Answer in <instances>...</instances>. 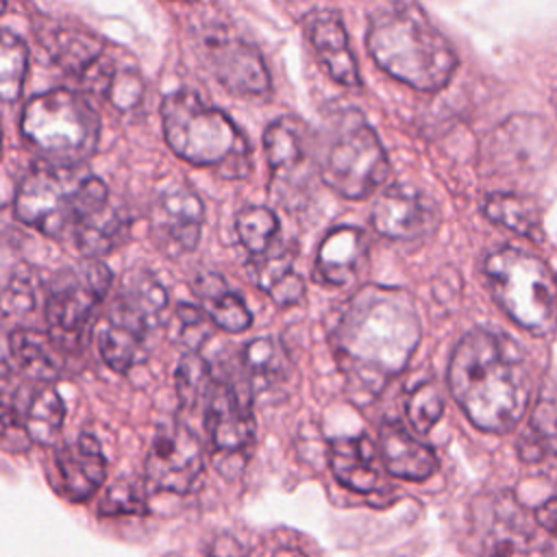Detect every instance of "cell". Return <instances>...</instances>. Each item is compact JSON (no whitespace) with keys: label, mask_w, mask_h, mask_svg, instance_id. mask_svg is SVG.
Listing matches in <instances>:
<instances>
[{"label":"cell","mask_w":557,"mask_h":557,"mask_svg":"<svg viewBox=\"0 0 557 557\" xmlns=\"http://www.w3.org/2000/svg\"><path fill=\"white\" fill-rule=\"evenodd\" d=\"M207 557H248V555H246L244 546L233 535L222 533L211 542Z\"/></svg>","instance_id":"42"},{"label":"cell","mask_w":557,"mask_h":557,"mask_svg":"<svg viewBox=\"0 0 557 557\" xmlns=\"http://www.w3.org/2000/svg\"><path fill=\"white\" fill-rule=\"evenodd\" d=\"M126 228H128L126 215L111 202H104L102 207L89 211L74 226L72 237L81 255H85L87 259H98L111 252L122 242Z\"/></svg>","instance_id":"25"},{"label":"cell","mask_w":557,"mask_h":557,"mask_svg":"<svg viewBox=\"0 0 557 557\" xmlns=\"http://www.w3.org/2000/svg\"><path fill=\"white\" fill-rule=\"evenodd\" d=\"M305 33L324 72L344 87H359L357 59L348 46L342 15L333 9H315L305 17Z\"/></svg>","instance_id":"16"},{"label":"cell","mask_w":557,"mask_h":557,"mask_svg":"<svg viewBox=\"0 0 557 557\" xmlns=\"http://www.w3.org/2000/svg\"><path fill=\"white\" fill-rule=\"evenodd\" d=\"M20 131L48 163L81 165L98 146L100 117L81 91L54 87L24 104Z\"/></svg>","instance_id":"6"},{"label":"cell","mask_w":557,"mask_h":557,"mask_svg":"<svg viewBox=\"0 0 557 557\" xmlns=\"http://www.w3.org/2000/svg\"><path fill=\"white\" fill-rule=\"evenodd\" d=\"M98 511L102 516H120V513H146V498L137 485L128 481H117L102 496Z\"/></svg>","instance_id":"37"},{"label":"cell","mask_w":557,"mask_h":557,"mask_svg":"<svg viewBox=\"0 0 557 557\" xmlns=\"http://www.w3.org/2000/svg\"><path fill=\"white\" fill-rule=\"evenodd\" d=\"M111 270L98 259H85L54 274L46 296V322L54 342H76L91 313L104 300Z\"/></svg>","instance_id":"10"},{"label":"cell","mask_w":557,"mask_h":557,"mask_svg":"<svg viewBox=\"0 0 557 557\" xmlns=\"http://www.w3.org/2000/svg\"><path fill=\"white\" fill-rule=\"evenodd\" d=\"M9 355L17 372L39 385L50 383L61 370V352L54 337L33 329H15L9 335Z\"/></svg>","instance_id":"23"},{"label":"cell","mask_w":557,"mask_h":557,"mask_svg":"<svg viewBox=\"0 0 557 557\" xmlns=\"http://www.w3.org/2000/svg\"><path fill=\"white\" fill-rule=\"evenodd\" d=\"M487 285L505 313L533 335H546L557 324V283L533 255L505 246L483 263Z\"/></svg>","instance_id":"7"},{"label":"cell","mask_w":557,"mask_h":557,"mask_svg":"<svg viewBox=\"0 0 557 557\" xmlns=\"http://www.w3.org/2000/svg\"><path fill=\"white\" fill-rule=\"evenodd\" d=\"M57 470L70 500H87L107 476V459L91 433H81L57 453Z\"/></svg>","instance_id":"18"},{"label":"cell","mask_w":557,"mask_h":557,"mask_svg":"<svg viewBox=\"0 0 557 557\" xmlns=\"http://www.w3.org/2000/svg\"><path fill=\"white\" fill-rule=\"evenodd\" d=\"M518 450L524 461H540L557 450V398L546 392L540 396Z\"/></svg>","instance_id":"31"},{"label":"cell","mask_w":557,"mask_h":557,"mask_svg":"<svg viewBox=\"0 0 557 557\" xmlns=\"http://www.w3.org/2000/svg\"><path fill=\"white\" fill-rule=\"evenodd\" d=\"M296 246L289 244H274L268 252L259 257H250L246 270L257 287L263 292H272L278 283H283L287 276L294 274V259H296Z\"/></svg>","instance_id":"34"},{"label":"cell","mask_w":557,"mask_h":557,"mask_svg":"<svg viewBox=\"0 0 557 557\" xmlns=\"http://www.w3.org/2000/svg\"><path fill=\"white\" fill-rule=\"evenodd\" d=\"M379 446L383 466L394 476L407 481H424L437 468L435 450L416 435H411L407 426L396 418H387L381 422Z\"/></svg>","instance_id":"19"},{"label":"cell","mask_w":557,"mask_h":557,"mask_svg":"<svg viewBox=\"0 0 557 557\" xmlns=\"http://www.w3.org/2000/svg\"><path fill=\"white\" fill-rule=\"evenodd\" d=\"M205 453L194 431L181 420L163 422L146 455V483L159 492L187 494L200 479Z\"/></svg>","instance_id":"11"},{"label":"cell","mask_w":557,"mask_h":557,"mask_svg":"<svg viewBox=\"0 0 557 557\" xmlns=\"http://www.w3.org/2000/svg\"><path fill=\"white\" fill-rule=\"evenodd\" d=\"M305 294V281L298 276V272H294L292 276H287L283 283H278L270 296L272 300L278 305V307H287V305H294L302 298Z\"/></svg>","instance_id":"41"},{"label":"cell","mask_w":557,"mask_h":557,"mask_svg":"<svg viewBox=\"0 0 557 557\" xmlns=\"http://www.w3.org/2000/svg\"><path fill=\"white\" fill-rule=\"evenodd\" d=\"M331 342L352 392L374 398L392 376L405 370L418 348L416 302L403 289L366 285L342 307Z\"/></svg>","instance_id":"1"},{"label":"cell","mask_w":557,"mask_h":557,"mask_svg":"<svg viewBox=\"0 0 557 557\" xmlns=\"http://www.w3.org/2000/svg\"><path fill=\"white\" fill-rule=\"evenodd\" d=\"M483 213L487 220L531 239L542 237L540 207L531 196L513 191H492L483 198Z\"/></svg>","instance_id":"27"},{"label":"cell","mask_w":557,"mask_h":557,"mask_svg":"<svg viewBox=\"0 0 557 557\" xmlns=\"http://www.w3.org/2000/svg\"><path fill=\"white\" fill-rule=\"evenodd\" d=\"M494 557H516V555H513V548H498Z\"/></svg>","instance_id":"45"},{"label":"cell","mask_w":557,"mask_h":557,"mask_svg":"<svg viewBox=\"0 0 557 557\" xmlns=\"http://www.w3.org/2000/svg\"><path fill=\"white\" fill-rule=\"evenodd\" d=\"M263 150L274 178H294L307 161L305 128L296 117H278L263 133Z\"/></svg>","instance_id":"24"},{"label":"cell","mask_w":557,"mask_h":557,"mask_svg":"<svg viewBox=\"0 0 557 557\" xmlns=\"http://www.w3.org/2000/svg\"><path fill=\"white\" fill-rule=\"evenodd\" d=\"M141 94H144V85H141L139 74L131 67H117L111 83H109V89H107L104 98L115 109L128 111L141 100Z\"/></svg>","instance_id":"38"},{"label":"cell","mask_w":557,"mask_h":557,"mask_svg":"<svg viewBox=\"0 0 557 557\" xmlns=\"http://www.w3.org/2000/svg\"><path fill=\"white\" fill-rule=\"evenodd\" d=\"M320 178L344 198H366L389 174L385 148L359 109H339L322 126Z\"/></svg>","instance_id":"5"},{"label":"cell","mask_w":557,"mask_h":557,"mask_svg":"<svg viewBox=\"0 0 557 557\" xmlns=\"http://www.w3.org/2000/svg\"><path fill=\"white\" fill-rule=\"evenodd\" d=\"M535 520L540 522V527H544L546 531H550L553 535H557V498L544 500V503L535 509Z\"/></svg>","instance_id":"43"},{"label":"cell","mask_w":557,"mask_h":557,"mask_svg":"<svg viewBox=\"0 0 557 557\" xmlns=\"http://www.w3.org/2000/svg\"><path fill=\"white\" fill-rule=\"evenodd\" d=\"M48 48L52 59L78 81H83L107 57L104 44L98 37L74 28L52 30Z\"/></svg>","instance_id":"28"},{"label":"cell","mask_w":557,"mask_h":557,"mask_svg":"<svg viewBox=\"0 0 557 557\" xmlns=\"http://www.w3.org/2000/svg\"><path fill=\"white\" fill-rule=\"evenodd\" d=\"M448 387L476 429L507 433L529 407L531 374L516 342L503 333L474 329L450 355Z\"/></svg>","instance_id":"2"},{"label":"cell","mask_w":557,"mask_h":557,"mask_svg":"<svg viewBox=\"0 0 557 557\" xmlns=\"http://www.w3.org/2000/svg\"><path fill=\"white\" fill-rule=\"evenodd\" d=\"M211 370L209 363L198 355V350H187L176 366L174 372V385L176 396L185 407H194L198 400H202L211 385Z\"/></svg>","instance_id":"35"},{"label":"cell","mask_w":557,"mask_h":557,"mask_svg":"<svg viewBox=\"0 0 557 557\" xmlns=\"http://www.w3.org/2000/svg\"><path fill=\"white\" fill-rule=\"evenodd\" d=\"M176 320H178L181 339L187 344L189 350H198V346L209 335L207 313H202L198 307H191L187 302H178L176 305Z\"/></svg>","instance_id":"39"},{"label":"cell","mask_w":557,"mask_h":557,"mask_svg":"<svg viewBox=\"0 0 557 557\" xmlns=\"http://www.w3.org/2000/svg\"><path fill=\"white\" fill-rule=\"evenodd\" d=\"M191 292L200 300L205 313L224 331L242 333L252 324V313L244 298L228 289L226 281L215 272H200L191 281Z\"/></svg>","instance_id":"22"},{"label":"cell","mask_w":557,"mask_h":557,"mask_svg":"<svg viewBox=\"0 0 557 557\" xmlns=\"http://www.w3.org/2000/svg\"><path fill=\"white\" fill-rule=\"evenodd\" d=\"M205 222L202 200L194 189L174 183L152 205V239L170 257L194 250Z\"/></svg>","instance_id":"13"},{"label":"cell","mask_w":557,"mask_h":557,"mask_svg":"<svg viewBox=\"0 0 557 557\" xmlns=\"http://www.w3.org/2000/svg\"><path fill=\"white\" fill-rule=\"evenodd\" d=\"M65 405L59 392L44 383L22 398L17 389L13 398L4 396V431L15 426L28 442L50 444L63 426Z\"/></svg>","instance_id":"17"},{"label":"cell","mask_w":557,"mask_h":557,"mask_svg":"<svg viewBox=\"0 0 557 557\" xmlns=\"http://www.w3.org/2000/svg\"><path fill=\"white\" fill-rule=\"evenodd\" d=\"M242 370L252 398L287 381L285 352L268 337H255L242 348Z\"/></svg>","instance_id":"26"},{"label":"cell","mask_w":557,"mask_h":557,"mask_svg":"<svg viewBox=\"0 0 557 557\" xmlns=\"http://www.w3.org/2000/svg\"><path fill=\"white\" fill-rule=\"evenodd\" d=\"M205 429L222 474H235L255 440L252 394L246 383L213 379L205 396Z\"/></svg>","instance_id":"9"},{"label":"cell","mask_w":557,"mask_h":557,"mask_svg":"<svg viewBox=\"0 0 557 557\" xmlns=\"http://www.w3.org/2000/svg\"><path fill=\"white\" fill-rule=\"evenodd\" d=\"M98 352L104 363L115 372H128L144 359L146 337L128 331L126 326L104 318L98 326Z\"/></svg>","instance_id":"30"},{"label":"cell","mask_w":557,"mask_h":557,"mask_svg":"<svg viewBox=\"0 0 557 557\" xmlns=\"http://www.w3.org/2000/svg\"><path fill=\"white\" fill-rule=\"evenodd\" d=\"M368 255V239L359 226L339 224L331 228L315 255L313 278L324 285H346L355 278Z\"/></svg>","instance_id":"20"},{"label":"cell","mask_w":557,"mask_h":557,"mask_svg":"<svg viewBox=\"0 0 557 557\" xmlns=\"http://www.w3.org/2000/svg\"><path fill=\"white\" fill-rule=\"evenodd\" d=\"M168 146L194 165H220L224 176H246L248 144L235 122L198 94L181 89L161 102Z\"/></svg>","instance_id":"4"},{"label":"cell","mask_w":557,"mask_h":557,"mask_svg":"<svg viewBox=\"0 0 557 557\" xmlns=\"http://www.w3.org/2000/svg\"><path fill=\"white\" fill-rule=\"evenodd\" d=\"M35 302V289L26 276H13L4 287V311H24Z\"/></svg>","instance_id":"40"},{"label":"cell","mask_w":557,"mask_h":557,"mask_svg":"<svg viewBox=\"0 0 557 557\" xmlns=\"http://www.w3.org/2000/svg\"><path fill=\"white\" fill-rule=\"evenodd\" d=\"M444 400L433 381H424L411 389L405 403V413L418 433H429L442 418Z\"/></svg>","instance_id":"36"},{"label":"cell","mask_w":557,"mask_h":557,"mask_svg":"<svg viewBox=\"0 0 557 557\" xmlns=\"http://www.w3.org/2000/svg\"><path fill=\"white\" fill-rule=\"evenodd\" d=\"M366 46L381 70L420 91L442 89L457 67L453 46L416 2L376 7L368 17Z\"/></svg>","instance_id":"3"},{"label":"cell","mask_w":557,"mask_h":557,"mask_svg":"<svg viewBox=\"0 0 557 557\" xmlns=\"http://www.w3.org/2000/svg\"><path fill=\"white\" fill-rule=\"evenodd\" d=\"M235 231L242 246L248 250L250 257H259L268 252L278 237V218L268 207H246L239 211L235 220Z\"/></svg>","instance_id":"32"},{"label":"cell","mask_w":557,"mask_h":557,"mask_svg":"<svg viewBox=\"0 0 557 557\" xmlns=\"http://www.w3.org/2000/svg\"><path fill=\"white\" fill-rule=\"evenodd\" d=\"M168 292L148 270H131L109 307V320L126 326L128 331L148 337L165 315Z\"/></svg>","instance_id":"15"},{"label":"cell","mask_w":557,"mask_h":557,"mask_svg":"<svg viewBox=\"0 0 557 557\" xmlns=\"http://www.w3.org/2000/svg\"><path fill=\"white\" fill-rule=\"evenodd\" d=\"M333 476L352 492H372L381 481V466L374 444L366 435L335 437L329 446Z\"/></svg>","instance_id":"21"},{"label":"cell","mask_w":557,"mask_h":557,"mask_svg":"<svg viewBox=\"0 0 557 557\" xmlns=\"http://www.w3.org/2000/svg\"><path fill=\"white\" fill-rule=\"evenodd\" d=\"M28 67V48L22 37L11 30L0 35V94L4 102H15L22 94V85Z\"/></svg>","instance_id":"33"},{"label":"cell","mask_w":557,"mask_h":557,"mask_svg":"<svg viewBox=\"0 0 557 557\" xmlns=\"http://www.w3.org/2000/svg\"><path fill=\"white\" fill-rule=\"evenodd\" d=\"M87 176L81 165H33L17 183L13 198L15 218L50 237L72 233L78 215V196Z\"/></svg>","instance_id":"8"},{"label":"cell","mask_w":557,"mask_h":557,"mask_svg":"<svg viewBox=\"0 0 557 557\" xmlns=\"http://www.w3.org/2000/svg\"><path fill=\"white\" fill-rule=\"evenodd\" d=\"M544 133V126L540 120L531 117H513L503 124L494 135V148L498 146V154H505L513 159V165H533L535 159H546V137L537 141L535 139Z\"/></svg>","instance_id":"29"},{"label":"cell","mask_w":557,"mask_h":557,"mask_svg":"<svg viewBox=\"0 0 557 557\" xmlns=\"http://www.w3.org/2000/svg\"><path fill=\"white\" fill-rule=\"evenodd\" d=\"M272 557H307V555L298 548H278Z\"/></svg>","instance_id":"44"},{"label":"cell","mask_w":557,"mask_h":557,"mask_svg":"<svg viewBox=\"0 0 557 557\" xmlns=\"http://www.w3.org/2000/svg\"><path fill=\"white\" fill-rule=\"evenodd\" d=\"M376 233L416 242L431 235L437 228V205L431 196L413 185H392L374 202L370 213Z\"/></svg>","instance_id":"14"},{"label":"cell","mask_w":557,"mask_h":557,"mask_svg":"<svg viewBox=\"0 0 557 557\" xmlns=\"http://www.w3.org/2000/svg\"><path fill=\"white\" fill-rule=\"evenodd\" d=\"M202 52L215 78L235 94H263L270 87V72L261 52L248 39L220 26L202 35Z\"/></svg>","instance_id":"12"}]
</instances>
